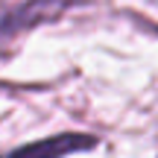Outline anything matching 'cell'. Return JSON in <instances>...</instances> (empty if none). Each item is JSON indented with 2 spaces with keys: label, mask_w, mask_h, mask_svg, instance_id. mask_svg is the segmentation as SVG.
I'll return each mask as SVG.
<instances>
[{
  "label": "cell",
  "mask_w": 158,
  "mask_h": 158,
  "mask_svg": "<svg viewBox=\"0 0 158 158\" xmlns=\"http://www.w3.org/2000/svg\"><path fill=\"white\" fill-rule=\"evenodd\" d=\"M79 3V0H27L21 6H12V9L0 12V47L9 44L12 38H18L21 32L38 27V23L50 21V18L62 15L68 6Z\"/></svg>",
  "instance_id": "6da1fadb"
},
{
  "label": "cell",
  "mask_w": 158,
  "mask_h": 158,
  "mask_svg": "<svg viewBox=\"0 0 158 158\" xmlns=\"http://www.w3.org/2000/svg\"><path fill=\"white\" fill-rule=\"evenodd\" d=\"M97 138L94 135H56V138H47V141H35L27 143V147L15 149V152H6L0 158H64V155H73L82 152V149L94 147Z\"/></svg>",
  "instance_id": "7a4b0ae2"
}]
</instances>
